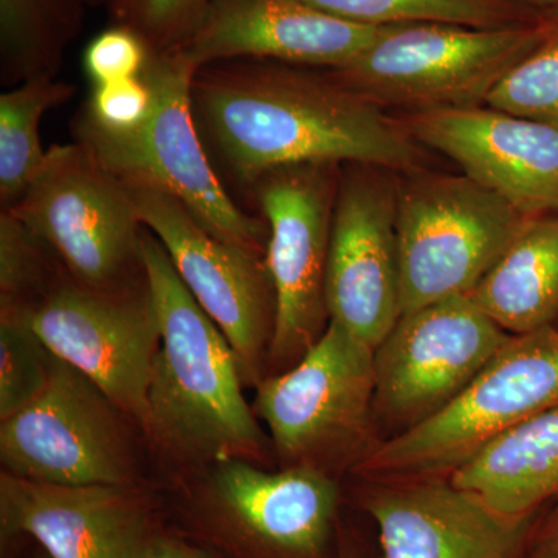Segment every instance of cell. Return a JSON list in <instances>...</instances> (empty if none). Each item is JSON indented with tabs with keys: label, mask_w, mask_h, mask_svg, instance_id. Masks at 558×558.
I'll return each mask as SVG.
<instances>
[{
	"label": "cell",
	"mask_w": 558,
	"mask_h": 558,
	"mask_svg": "<svg viewBox=\"0 0 558 558\" xmlns=\"http://www.w3.org/2000/svg\"><path fill=\"white\" fill-rule=\"evenodd\" d=\"M13 213L84 288L124 290L146 282L143 226L123 180L83 143L54 145Z\"/></svg>",
	"instance_id": "8"
},
{
	"label": "cell",
	"mask_w": 558,
	"mask_h": 558,
	"mask_svg": "<svg viewBox=\"0 0 558 558\" xmlns=\"http://www.w3.org/2000/svg\"><path fill=\"white\" fill-rule=\"evenodd\" d=\"M548 17L505 28L421 22L389 25L337 69L341 83L385 106L411 112L478 108L502 76L549 38Z\"/></svg>",
	"instance_id": "6"
},
{
	"label": "cell",
	"mask_w": 558,
	"mask_h": 558,
	"mask_svg": "<svg viewBox=\"0 0 558 558\" xmlns=\"http://www.w3.org/2000/svg\"><path fill=\"white\" fill-rule=\"evenodd\" d=\"M35 558H51L50 556H47L46 553H44V550H40V553L38 554V556H36Z\"/></svg>",
	"instance_id": "36"
},
{
	"label": "cell",
	"mask_w": 558,
	"mask_h": 558,
	"mask_svg": "<svg viewBox=\"0 0 558 558\" xmlns=\"http://www.w3.org/2000/svg\"><path fill=\"white\" fill-rule=\"evenodd\" d=\"M62 267L16 215L0 211V312L32 314Z\"/></svg>",
	"instance_id": "25"
},
{
	"label": "cell",
	"mask_w": 558,
	"mask_h": 558,
	"mask_svg": "<svg viewBox=\"0 0 558 558\" xmlns=\"http://www.w3.org/2000/svg\"><path fill=\"white\" fill-rule=\"evenodd\" d=\"M142 558H220L211 549L180 535L178 532L163 531L150 543Z\"/></svg>",
	"instance_id": "32"
},
{
	"label": "cell",
	"mask_w": 558,
	"mask_h": 558,
	"mask_svg": "<svg viewBox=\"0 0 558 558\" xmlns=\"http://www.w3.org/2000/svg\"><path fill=\"white\" fill-rule=\"evenodd\" d=\"M524 558H558V499L532 521Z\"/></svg>",
	"instance_id": "31"
},
{
	"label": "cell",
	"mask_w": 558,
	"mask_h": 558,
	"mask_svg": "<svg viewBox=\"0 0 558 558\" xmlns=\"http://www.w3.org/2000/svg\"><path fill=\"white\" fill-rule=\"evenodd\" d=\"M523 2L535 7V9L545 11V13H548V11H558V0H523Z\"/></svg>",
	"instance_id": "33"
},
{
	"label": "cell",
	"mask_w": 558,
	"mask_h": 558,
	"mask_svg": "<svg viewBox=\"0 0 558 558\" xmlns=\"http://www.w3.org/2000/svg\"><path fill=\"white\" fill-rule=\"evenodd\" d=\"M190 486L180 512L189 538L220 558H333L339 483L312 468L267 472L226 459Z\"/></svg>",
	"instance_id": "5"
},
{
	"label": "cell",
	"mask_w": 558,
	"mask_h": 558,
	"mask_svg": "<svg viewBox=\"0 0 558 558\" xmlns=\"http://www.w3.org/2000/svg\"><path fill=\"white\" fill-rule=\"evenodd\" d=\"M447 478L502 515H537L558 499V409L510 429Z\"/></svg>",
	"instance_id": "20"
},
{
	"label": "cell",
	"mask_w": 558,
	"mask_h": 558,
	"mask_svg": "<svg viewBox=\"0 0 558 558\" xmlns=\"http://www.w3.org/2000/svg\"><path fill=\"white\" fill-rule=\"evenodd\" d=\"M558 409V326L510 336L449 407L379 440L352 472L365 481L444 478L510 429Z\"/></svg>",
	"instance_id": "4"
},
{
	"label": "cell",
	"mask_w": 558,
	"mask_h": 558,
	"mask_svg": "<svg viewBox=\"0 0 558 558\" xmlns=\"http://www.w3.org/2000/svg\"><path fill=\"white\" fill-rule=\"evenodd\" d=\"M340 171L341 165L328 161L289 165L252 186L269 227L266 263L275 292L270 374L292 368L329 326L326 275Z\"/></svg>",
	"instance_id": "10"
},
{
	"label": "cell",
	"mask_w": 558,
	"mask_h": 558,
	"mask_svg": "<svg viewBox=\"0 0 558 558\" xmlns=\"http://www.w3.org/2000/svg\"><path fill=\"white\" fill-rule=\"evenodd\" d=\"M150 50L130 28L113 24L90 40L84 69L94 86L138 78L148 65Z\"/></svg>",
	"instance_id": "29"
},
{
	"label": "cell",
	"mask_w": 558,
	"mask_h": 558,
	"mask_svg": "<svg viewBox=\"0 0 558 558\" xmlns=\"http://www.w3.org/2000/svg\"><path fill=\"white\" fill-rule=\"evenodd\" d=\"M50 365L51 352L33 330L31 314L0 312V421L43 395Z\"/></svg>",
	"instance_id": "26"
},
{
	"label": "cell",
	"mask_w": 558,
	"mask_h": 558,
	"mask_svg": "<svg viewBox=\"0 0 558 558\" xmlns=\"http://www.w3.org/2000/svg\"><path fill=\"white\" fill-rule=\"evenodd\" d=\"M126 422L89 377L51 354L43 395L0 421L3 472L57 486H138Z\"/></svg>",
	"instance_id": "11"
},
{
	"label": "cell",
	"mask_w": 558,
	"mask_h": 558,
	"mask_svg": "<svg viewBox=\"0 0 558 558\" xmlns=\"http://www.w3.org/2000/svg\"><path fill=\"white\" fill-rule=\"evenodd\" d=\"M527 219L465 174L418 170L399 180L402 315L472 295Z\"/></svg>",
	"instance_id": "9"
},
{
	"label": "cell",
	"mask_w": 558,
	"mask_h": 558,
	"mask_svg": "<svg viewBox=\"0 0 558 558\" xmlns=\"http://www.w3.org/2000/svg\"><path fill=\"white\" fill-rule=\"evenodd\" d=\"M73 84L40 76L9 87L0 95V205L13 208L38 174L47 150L40 145L39 123L47 110L64 105Z\"/></svg>",
	"instance_id": "23"
},
{
	"label": "cell",
	"mask_w": 558,
	"mask_h": 558,
	"mask_svg": "<svg viewBox=\"0 0 558 558\" xmlns=\"http://www.w3.org/2000/svg\"><path fill=\"white\" fill-rule=\"evenodd\" d=\"M142 258L160 326L149 385L150 444L182 468L207 470L226 459L263 464L267 439L245 400L229 340L146 227Z\"/></svg>",
	"instance_id": "2"
},
{
	"label": "cell",
	"mask_w": 558,
	"mask_h": 558,
	"mask_svg": "<svg viewBox=\"0 0 558 558\" xmlns=\"http://www.w3.org/2000/svg\"><path fill=\"white\" fill-rule=\"evenodd\" d=\"M385 28L340 20L307 0H211L199 28L180 50L196 69L231 60L337 69Z\"/></svg>",
	"instance_id": "19"
},
{
	"label": "cell",
	"mask_w": 558,
	"mask_h": 558,
	"mask_svg": "<svg viewBox=\"0 0 558 558\" xmlns=\"http://www.w3.org/2000/svg\"><path fill=\"white\" fill-rule=\"evenodd\" d=\"M36 336L149 433V385L160 326L148 279L124 290L84 288L61 270L31 314Z\"/></svg>",
	"instance_id": "13"
},
{
	"label": "cell",
	"mask_w": 558,
	"mask_h": 558,
	"mask_svg": "<svg viewBox=\"0 0 558 558\" xmlns=\"http://www.w3.org/2000/svg\"><path fill=\"white\" fill-rule=\"evenodd\" d=\"M191 98L209 157L245 189L289 165L362 163L410 174L427 159L405 121L326 69L215 62L197 69Z\"/></svg>",
	"instance_id": "1"
},
{
	"label": "cell",
	"mask_w": 558,
	"mask_h": 558,
	"mask_svg": "<svg viewBox=\"0 0 558 558\" xmlns=\"http://www.w3.org/2000/svg\"><path fill=\"white\" fill-rule=\"evenodd\" d=\"M126 186L143 226L161 242L179 277L229 340L244 385L258 387L267 376L275 330L266 255L219 240L167 191Z\"/></svg>",
	"instance_id": "14"
},
{
	"label": "cell",
	"mask_w": 558,
	"mask_h": 558,
	"mask_svg": "<svg viewBox=\"0 0 558 558\" xmlns=\"http://www.w3.org/2000/svg\"><path fill=\"white\" fill-rule=\"evenodd\" d=\"M365 483L384 558H524L535 515H502L446 476Z\"/></svg>",
	"instance_id": "18"
},
{
	"label": "cell",
	"mask_w": 558,
	"mask_h": 558,
	"mask_svg": "<svg viewBox=\"0 0 558 558\" xmlns=\"http://www.w3.org/2000/svg\"><path fill=\"white\" fill-rule=\"evenodd\" d=\"M374 354L376 349L329 322L299 363L259 381L253 411L269 427L282 468L333 476L354 470L376 447Z\"/></svg>",
	"instance_id": "7"
},
{
	"label": "cell",
	"mask_w": 558,
	"mask_h": 558,
	"mask_svg": "<svg viewBox=\"0 0 558 558\" xmlns=\"http://www.w3.org/2000/svg\"><path fill=\"white\" fill-rule=\"evenodd\" d=\"M470 296L510 336L556 325L558 216L529 218Z\"/></svg>",
	"instance_id": "21"
},
{
	"label": "cell",
	"mask_w": 558,
	"mask_h": 558,
	"mask_svg": "<svg viewBox=\"0 0 558 558\" xmlns=\"http://www.w3.org/2000/svg\"><path fill=\"white\" fill-rule=\"evenodd\" d=\"M509 339L470 295L403 314L374 354L380 440L449 407Z\"/></svg>",
	"instance_id": "12"
},
{
	"label": "cell",
	"mask_w": 558,
	"mask_h": 558,
	"mask_svg": "<svg viewBox=\"0 0 558 558\" xmlns=\"http://www.w3.org/2000/svg\"><path fill=\"white\" fill-rule=\"evenodd\" d=\"M340 20L389 27V25L440 24L475 28H505L535 24L545 11L523 0H307Z\"/></svg>",
	"instance_id": "24"
},
{
	"label": "cell",
	"mask_w": 558,
	"mask_h": 558,
	"mask_svg": "<svg viewBox=\"0 0 558 558\" xmlns=\"http://www.w3.org/2000/svg\"><path fill=\"white\" fill-rule=\"evenodd\" d=\"M550 31L537 50L502 76L486 105L558 130V28L550 25Z\"/></svg>",
	"instance_id": "27"
},
{
	"label": "cell",
	"mask_w": 558,
	"mask_h": 558,
	"mask_svg": "<svg viewBox=\"0 0 558 558\" xmlns=\"http://www.w3.org/2000/svg\"><path fill=\"white\" fill-rule=\"evenodd\" d=\"M546 16H548L550 25H553L554 28H558V11H548Z\"/></svg>",
	"instance_id": "35"
},
{
	"label": "cell",
	"mask_w": 558,
	"mask_h": 558,
	"mask_svg": "<svg viewBox=\"0 0 558 558\" xmlns=\"http://www.w3.org/2000/svg\"><path fill=\"white\" fill-rule=\"evenodd\" d=\"M424 148L450 157L473 182L526 218L558 216V130L494 108L410 112Z\"/></svg>",
	"instance_id": "16"
},
{
	"label": "cell",
	"mask_w": 558,
	"mask_h": 558,
	"mask_svg": "<svg viewBox=\"0 0 558 558\" xmlns=\"http://www.w3.org/2000/svg\"><path fill=\"white\" fill-rule=\"evenodd\" d=\"M150 108L153 90L142 75L94 86L81 113L102 130L130 131L148 119Z\"/></svg>",
	"instance_id": "30"
},
{
	"label": "cell",
	"mask_w": 558,
	"mask_h": 558,
	"mask_svg": "<svg viewBox=\"0 0 558 558\" xmlns=\"http://www.w3.org/2000/svg\"><path fill=\"white\" fill-rule=\"evenodd\" d=\"M92 0H0V73L9 87L57 78Z\"/></svg>",
	"instance_id": "22"
},
{
	"label": "cell",
	"mask_w": 558,
	"mask_h": 558,
	"mask_svg": "<svg viewBox=\"0 0 558 558\" xmlns=\"http://www.w3.org/2000/svg\"><path fill=\"white\" fill-rule=\"evenodd\" d=\"M2 537L28 535L51 558H142L163 531L140 486H57L0 475Z\"/></svg>",
	"instance_id": "17"
},
{
	"label": "cell",
	"mask_w": 558,
	"mask_h": 558,
	"mask_svg": "<svg viewBox=\"0 0 558 558\" xmlns=\"http://www.w3.org/2000/svg\"><path fill=\"white\" fill-rule=\"evenodd\" d=\"M392 171L341 165L326 275L330 322L376 349L402 315Z\"/></svg>",
	"instance_id": "15"
},
{
	"label": "cell",
	"mask_w": 558,
	"mask_h": 558,
	"mask_svg": "<svg viewBox=\"0 0 558 558\" xmlns=\"http://www.w3.org/2000/svg\"><path fill=\"white\" fill-rule=\"evenodd\" d=\"M196 72L182 50L150 53L143 72L153 90L148 119L134 130L109 131L80 113L75 140L124 183L167 191L219 240L266 255V220L231 199L202 138L191 98Z\"/></svg>",
	"instance_id": "3"
},
{
	"label": "cell",
	"mask_w": 558,
	"mask_h": 558,
	"mask_svg": "<svg viewBox=\"0 0 558 558\" xmlns=\"http://www.w3.org/2000/svg\"><path fill=\"white\" fill-rule=\"evenodd\" d=\"M333 558H359L357 554L354 553L351 548H339L337 549L336 556Z\"/></svg>",
	"instance_id": "34"
},
{
	"label": "cell",
	"mask_w": 558,
	"mask_h": 558,
	"mask_svg": "<svg viewBox=\"0 0 558 558\" xmlns=\"http://www.w3.org/2000/svg\"><path fill=\"white\" fill-rule=\"evenodd\" d=\"M211 0H113V24L130 28L150 53L182 49L199 28Z\"/></svg>",
	"instance_id": "28"
},
{
	"label": "cell",
	"mask_w": 558,
	"mask_h": 558,
	"mask_svg": "<svg viewBox=\"0 0 558 558\" xmlns=\"http://www.w3.org/2000/svg\"><path fill=\"white\" fill-rule=\"evenodd\" d=\"M556 326H558V319H557Z\"/></svg>",
	"instance_id": "38"
},
{
	"label": "cell",
	"mask_w": 558,
	"mask_h": 558,
	"mask_svg": "<svg viewBox=\"0 0 558 558\" xmlns=\"http://www.w3.org/2000/svg\"><path fill=\"white\" fill-rule=\"evenodd\" d=\"M106 2H108V3H109V5H110V3H112V2H113V0H106Z\"/></svg>",
	"instance_id": "37"
}]
</instances>
